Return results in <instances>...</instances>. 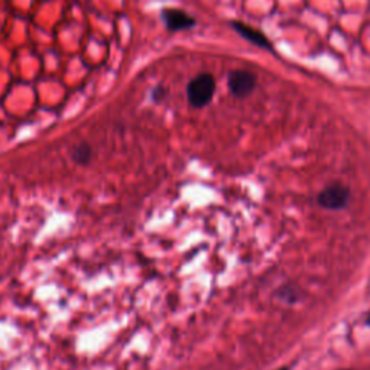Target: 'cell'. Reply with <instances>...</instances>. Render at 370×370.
I'll use <instances>...</instances> for the list:
<instances>
[{
  "mask_svg": "<svg viewBox=\"0 0 370 370\" xmlns=\"http://www.w3.org/2000/svg\"><path fill=\"white\" fill-rule=\"evenodd\" d=\"M214 91H216L214 77L208 72H201L197 77H194L187 86L188 103L196 109H203L213 100Z\"/></svg>",
  "mask_w": 370,
  "mask_h": 370,
  "instance_id": "1",
  "label": "cell"
},
{
  "mask_svg": "<svg viewBox=\"0 0 370 370\" xmlns=\"http://www.w3.org/2000/svg\"><path fill=\"white\" fill-rule=\"evenodd\" d=\"M227 86L233 95L238 97V99H245L255 90L256 77L247 70H235L229 72Z\"/></svg>",
  "mask_w": 370,
  "mask_h": 370,
  "instance_id": "2",
  "label": "cell"
},
{
  "mask_svg": "<svg viewBox=\"0 0 370 370\" xmlns=\"http://www.w3.org/2000/svg\"><path fill=\"white\" fill-rule=\"evenodd\" d=\"M348 200V190L341 184H331L320 194L318 203L330 210H339L346 206Z\"/></svg>",
  "mask_w": 370,
  "mask_h": 370,
  "instance_id": "3",
  "label": "cell"
},
{
  "mask_svg": "<svg viewBox=\"0 0 370 370\" xmlns=\"http://www.w3.org/2000/svg\"><path fill=\"white\" fill-rule=\"evenodd\" d=\"M162 19L165 26L172 32L185 31L196 26V19L181 9H174V8L164 9Z\"/></svg>",
  "mask_w": 370,
  "mask_h": 370,
  "instance_id": "4",
  "label": "cell"
},
{
  "mask_svg": "<svg viewBox=\"0 0 370 370\" xmlns=\"http://www.w3.org/2000/svg\"><path fill=\"white\" fill-rule=\"evenodd\" d=\"M231 26L242 38H245V40H247L249 43L255 44L259 48H263V49H268V51H274L272 43L268 40L266 35H263L262 32L250 28L249 25H246L243 22H238V21L231 22Z\"/></svg>",
  "mask_w": 370,
  "mask_h": 370,
  "instance_id": "5",
  "label": "cell"
},
{
  "mask_svg": "<svg viewBox=\"0 0 370 370\" xmlns=\"http://www.w3.org/2000/svg\"><path fill=\"white\" fill-rule=\"evenodd\" d=\"M72 158L79 164H87L91 160V148L87 144H82L75 146L72 152Z\"/></svg>",
  "mask_w": 370,
  "mask_h": 370,
  "instance_id": "6",
  "label": "cell"
},
{
  "mask_svg": "<svg viewBox=\"0 0 370 370\" xmlns=\"http://www.w3.org/2000/svg\"><path fill=\"white\" fill-rule=\"evenodd\" d=\"M165 95H167V90L162 86L155 87L153 91H152V99H153V102H161L162 99H165Z\"/></svg>",
  "mask_w": 370,
  "mask_h": 370,
  "instance_id": "7",
  "label": "cell"
},
{
  "mask_svg": "<svg viewBox=\"0 0 370 370\" xmlns=\"http://www.w3.org/2000/svg\"><path fill=\"white\" fill-rule=\"evenodd\" d=\"M367 323H369V325H370V314H369V320H367Z\"/></svg>",
  "mask_w": 370,
  "mask_h": 370,
  "instance_id": "8",
  "label": "cell"
},
{
  "mask_svg": "<svg viewBox=\"0 0 370 370\" xmlns=\"http://www.w3.org/2000/svg\"><path fill=\"white\" fill-rule=\"evenodd\" d=\"M279 370H288V369H286V367H284V369H279Z\"/></svg>",
  "mask_w": 370,
  "mask_h": 370,
  "instance_id": "9",
  "label": "cell"
}]
</instances>
